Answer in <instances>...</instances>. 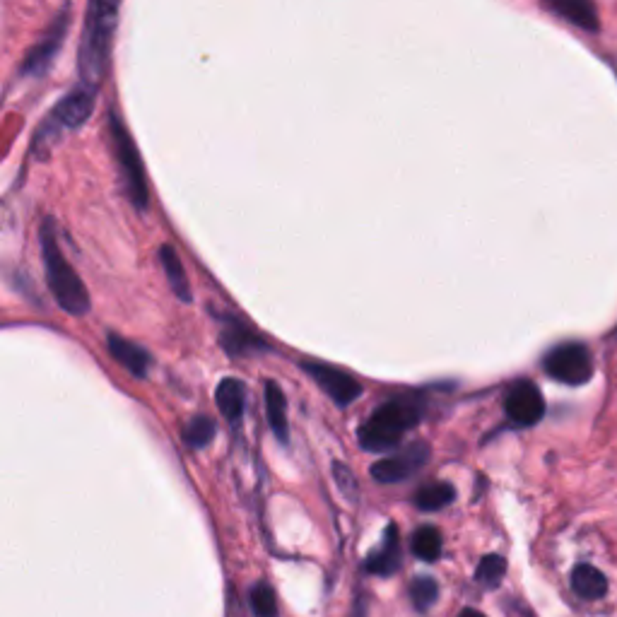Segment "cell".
I'll list each match as a JSON object with an SVG mask.
<instances>
[{"label": "cell", "mask_w": 617, "mask_h": 617, "mask_svg": "<svg viewBox=\"0 0 617 617\" xmlns=\"http://www.w3.org/2000/svg\"><path fill=\"white\" fill-rule=\"evenodd\" d=\"M430 458V446L427 444H413L403 451V454L381 458L372 466L374 480L379 483H401V480L410 478L415 470H420Z\"/></svg>", "instance_id": "9c48e42d"}, {"label": "cell", "mask_w": 617, "mask_h": 617, "mask_svg": "<svg viewBox=\"0 0 617 617\" xmlns=\"http://www.w3.org/2000/svg\"><path fill=\"white\" fill-rule=\"evenodd\" d=\"M160 261L164 266V273H167L169 285H172L174 295L181 299V302H191V287H188L184 266H181V258L169 244H164L160 249Z\"/></svg>", "instance_id": "ac0fdd59"}, {"label": "cell", "mask_w": 617, "mask_h": 617, "mask_svg": "<svg viewBox=\"0 0 617 617\" xmlns=\"http://www.w3.org/2000/svg\"><path fill=\"white\" fill-rule=\"evenodd\" d=\"M333 475H336L340 490H343L345 497H355L357 495V480L355 475H352L350 468H345L343 463H333Z\"/></svg>", "instance_id": "d4e9b609"}, {"label": "cell", "mask_w": 617, "mask_h": 617, "mask_svg": "<svg viewBox=\"0 0 617 617\" xmlns=\"http://www.w3.org/2000/svg\"><path fill=\"white\" fill-rule=\"evenodd\" d=\"M350 617H367V610H364V605H362V603H357Z\"/></svg>", "instance_id": "484cf974"}, {"label": "cell", "mask_w": 617, "mask_h": 617, "mask_svg": "<svg viewBox=\"0 0 617 617\" xmlns=\"http://www.w3.org/2000/svg\"><path fill=\"white\" fill-rule=\"evenodd\" d=\"M107 343H109L111 357H114V360L119 362V364H123V367H126L133 376H145V374H148V369H150V364H152L148 350H143V348H140V345L131 343V340L116 336V333H111Z\"/></svg>", "instance_id": "7c38bea8"}, {"label": "cell", "mask_w": 617, "mask_h": 617, "mask_svg": "<svg viewBox=\"0 0 617 617\" xmlns=\"http://www.w3.org/2000/svg\"><path fill=\"white\" fill-rule=\"evenodd\" d=\"M504 572H507V562H504L499 555H487L480 560L475 579H478L485 589H497L499 581L504 579Z\"/></svg>", "instance_id": "603a6c76"}, {"label": "cell", "mask_w": 617, "mask_h": 617, "mask_svg": "<svg viewBox=\"0 0 617 617\" xmlns=\"http://www.w3.org/2000/svg\"><path fill=\"white\" fill-rule=\"evenodd\" d=\"M251 610L256 617H278V601H275V593L268 584H256L251 589Z\"/></svg>", "instance_id": "cb8c5ba5"}, {"label": "cell", "mask_w": 617, "mask_h": 617, "mask_svg": "<svg viewBox=\"0 0 617 617\" xmlns=\"http://www.w3.org/2000/svg\"><path fill=\"white\" fill-rule=\"evenodd\" d=\"M545 8L552 15L562 17L569 25L584 29V32H598L601 29V17L593 0H543Z\"/></svg>", "instance_id": "8fae6325"}, {"label": "cell", "mask_w": 617, "mask_h": 617, "mask_svg": "<svg viewBox=\"0 0 617 617\" xmlns=\"http://www.w3.org/2000/svg\"><path fill=\"white\" fill-rule=\"evenodd\" d=\"M266 413H268V425L273 430L278 442L287 444V434H290V427H287V401L285 393L275 381H268L266 384Z\"/></svg>", "instance_id": "9a60e30c"}, {"label": "cell", "mask_w": 617, "mask_h": 617, "mask_svg": "<svg viewBox=\"0 0 617 617\" xmlns=\"http://www.w3.org/2000/svg\"><path fill=\"white\" fill-rule=\"evenodd\" d=\"M123 0H90L85 13V25L80 34L78 70L80 82L99 87L107 73L114 32L119 27V13Z\"/></svg>", "instance_id": "6da1fadb"}, {"label": "cell", "mask_w": 617, "mask_h": 617, "mask_svg": "<svg viewBox=\"0 0 617 617\" xmlns=\"http://www.w3.org/2000/svg\"><path fill=\"white\" fill-rule=\"evenodd\" d=\"M410 548H413V555L420 557V560L434 562L442 555V536H439L437 528L422 526L410 538Z\"/></svg>", "instance_id": "d6986e66"}, {"label": "cell", "mask_w": 617, "mask_h": 617, "mask_svg": "<svg viewBox=\"0 0 617 617\" xmlns=\"http://www.w3.org/2000/svg\"><path fill=\"white\" fill-rule=\"evenodd\" d=\"M572 589L586 601H598L608 593V579L591 564H579L572 572Z\"/></svg>", "instance_id": "e0dca14e"}, {"label": "cell", "mask_w": 617, "mask_h": 617, "mask_svg": "<svg viewBox=\"0 0 617 617\" xmlns=\"http://www.w3.org/2000/svg\"><path fill=\"white\" fill-rule=\"evenodd\" d=\"M97 90L99 87L80 82L75 90H70L66 97L49 111V116L41 121L37 133H34V152H39L37 157H44L63 135L68 131H75V128H80L82 123L90 119L94 102H97Z\"/></svg>", "instance_id": "3957f363"}, {"label": "cell", "mask_w": 617, "mask_h": 617, "mask_svg": "<svg viewBox=\"0 0 617 617\" xmlns=\"http://www.w3.org/2000/svg\"><path fill=\"white\" fill-rule=\"evenodd\" d=\"M39 239H41V256H44L46 280H49V287L51 292H54L56 302L73 316L87 314V311H90V295H87V287L82 285L80 275L75 273L73 266L68 263V258L63 256L54 222L51 220L44 222V227H41L39 232Z\"/></svg>", "instance_id": "7a4b0ae2"}, {"label": "cell", "mask_w": 617, "mask_h": 617, "mask_svg": "<svg viewBox=\"0 0 617 617\" xmlns=\"http://www.w3.org/2000/svg\"><path fill=\"white\" fill-rule=\"evenodd\" d=\"M420 408L396 398L374 410L360 427V444L367 451H389L403 439V434L420 422Z\"/></svg>", "instance_id": "277c9868"}, {"label": "cell", "mask_w": 617, "mask_h": 617, "mask_svg": "<svg viewBox=\"0 0 617 617\" xmlns=\"http://www.w3.org/2000/svg\"><path fill=\"white\" fill-rule=\"evenodd\" d=\"M304 372H307L311 379H314L316 384H319L321 389L326 391L338 405H348L360 398V393H362L360 381H355L350 374L340 372V369L336 367L309 362V364H304Z\"/></svg>", "instance_id": "30bf717a"}, {"label": "cell", "mask_w": 617, "mask_h": 617, "mask_svg": "<svg viewBox=\"0 0 617 617\" xmlns=\"http://www.w3.org/2000/svg\"><path fill=\"white\" fill-rule=\"evenodd\" d=\"M215 437V422L208 415H196L184 427V442L191 449H205Z\"/></svg>", "instance_id": "44dd1931"}, {"label": "cell", "mask_w": 617, "mask_h": 617, "mask_svg": "<svg viewBox=\"0 0 617 617\" xmlns=\"http://www.w3.org/2000/svg\"><path fill=\"white\" fill-rule=\"evenodd\" d=\"M454 499H456L454 485L432 483V485L422 487V490L417 492L415 504H417V509H422V511H439V509L449 507Z\"/></svg>", "instance_id": "ffe728a7"}, {"label": "cell", "mask_w": 617, "mask_h": 617, "mask_svg": "<svg viewBox=\"0 0 617 617\" xmlns=\"http://www.w3.org/2000/svg\"><path fill=\"white\" fill-rule=\"evenodd\" d=\"M220 340H222V348L234 357L254 355V352H268V345L263 343L256 333H251L249 328L237 321H229V326L222 331Z\"/></svg>", "instance_id": "4fadbf2b"}, {"label": "cell", "mask_w": 617, "mask_h": 617, "mask_svg": "<svg viewBox=\"0 0 617 617\" xmlns=\"http://www.w3.org/2000/svg\"><path fill=\"white\" fill-rule=\"evenodd\" d=\"M398 567H401V545H398L396 526H389V531H386L384 548L364 562V569H367L369 574L389 577V574L398 572Z\"/></svg>", "instance_id": "5bb4252c"}, {"label": "cell", "mask_w": 617, "mask_h": 617, "mask_svg": "<svg viewBox=\"0 0 617 617\" xmlns=\"http://www.w3.org/2000/svg\"><path fill=\"white\" fill-rule=\"evenodd\" d=\"M215 398H217V408H220V413L225 415L227 420L237 422L244 413L246 386L237 379H225V381H220V386H217Z\"/></svg>", "instance_id": "2e32d148"}, {"label": "cell", "mask_w": 617, "mask_h": 617, "mask_svg": "<svg viewBox=\"0 0 617 617\" xmlns=\"http://www.w3.org/2000/svg\"><path fill=\"white\" fill-rule=\"evenodd\" d=\"M109 128H111V143H114L116 162H119L121 169V181L123 186H126L128 198H131L135 208L145 210L148 208V179H145V167L138 155V148H135L131 133H128V128L123 126V121L119 119L116 111H111Z\"/></svg>", "instance_id": "5b68a950"}, {"label": "cell", "mask_w": 617, "mask_h": 617, "mask_svg": "<svg viewBox=\"0 0 617 617\" xmlns=\"http://www.w3.org/2000/svg\"><path fill=\"white\" fill-rule=\"evenodd\" d=\"M458 617H485V615H483V613H478V610L468 608V610H463V613H461V615H458Z\"/></svg>", "instance_id": "4316f807"}, {"label": "cell", "mask_w": 617, "mask_h": 617, "mask_svg": "<svg viewBox=\"0 0 617 617\" xmlns=\"http://www.w3.org/2000/svg\"><path fill=\"white\" fill-rule=\"evenodd\" d=\"M504 410H507V417L514 425L531 427L543 420L545 401L533 381H516L507 393Z\"/></svg>", "instance_id": "ba28073f"}, {"label": "cell", "mask_w": 617, "mask_h": 617, "mask_svg": "<svg viewBox=\"0 0 617 617\" xmlns=\"http://www.w3.org/2000/svg\"><path fill=\"white\" fill-rule=\"evenodd\" d=\"M439 598V584L432 577H420L410 584V601H413L415 610L425 613L430 610Z\"/></svg>", "instance_id": "7402d4cb"}, {"label": "cell", "mask_w": 617, "mask_h": 617, "mask_svg": "<svg viewBox=\"0 0 617 617\" xmlns=\"http://www.w3.org/2000/svg\"><path fill=\"white\" fill-rule=\"evenodd\" d=\"M66 34H68V15L63 13L61 17H56L54 25L46 29L44 37L29 49L27 58L22 61L20 73L25 75V78H41V75L49 70L51 63H54L58 51H61L63 41H66Z\"/></svg>", "instance_id": "52a82bcc"}, {"label": "cell", "mask_w": 617, "mask_h": 617, "mask_svg": "<svg viewBox=\"0 0 617 617\" xmlns=\"http://www.w3.org/2000/svg\"><path fill=\"white\" fill-rule=\"evenodd\" d=\"M615 336H617V328H615Z\"/></svg>", "instance_id": "83f0119b"}, {"label": "cell", "mask_w": 617, "mask_h": 617, "mask_svg": "<svg viewBox=\"0 0 617 617\" xmlns=\"http://www.w3.org/2000/svg\"><path fill=\"white\" fill-rule=\"evenodd\" d=\"M543 369L560 384L581 386L591 381L593 376V357L581 343H564L552 348L543 360Z\"/></svg>", "instance_id": "8992f818"}]
</instances>
